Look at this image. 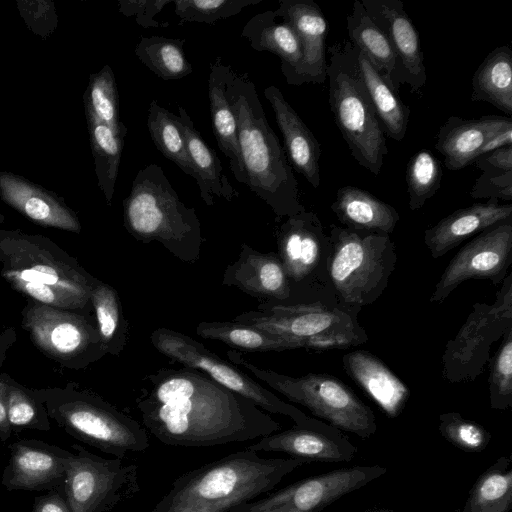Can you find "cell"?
<instances>
[{
  "mask_svg": "<svg viewBox=\"0 0 512 512\" xmlns=\"http://www.w3.org/2000/svg\"><path fill=\"white\" fill-rule=\"evenodd\" d=\"M509 128H512L509 117L485 115L464 119L450 116L436 135L435 149L443 155L447 169L460 170L472 165L490 138Z\"/></svg>",
  "mask_w": 512,
  "mask_h": 512,
  "instance_id": "603a6c76",
  "label": "cell"
},
{
  "mask_svg": "<svg viewBox=\"0 0 512 512\" xmlns=\"http://www.w3.org/2000/svg\"><path fill=\"white\" fill-rule=\"evenodd\" d=\"M472 164L481 171H512V146L496 149L477 158Z\"/></svg>",
  "mask_w": 512,
  "mask_h": 512,
  "instance_id": "681fc988",
  "label": "cell"
},
{
  "mask_svg": "<svg viewBox=\"0 0 512 512\" xmlns=\"http://www.w3.org/2000/svg\"><path fill=\"white\" fill-rule=\"evenodd\" d=\"M226 95L236 119L247 186L277 218L305 209L286 152L268 123L253 81L247 73L228 71Z\"/></svg>",
  "mask_w": 512,
  "mask_h": 512,
  "instance_id": "3957f363",
  "label": "cell"
},
{
  "mask_svg": "<svg viewBox=\"0 0 512 512\" xmlns=\"http://www.w3.org/2000/svg\"><path fill=\"white\" fill-rule=\"evenodd\" d=\"M143 384L136 398L143 427L166 445L212 447L281 429L249 399L195 369L161 368L146 375Z\"/></svg>",
  "mask_w": 512,
  "mask_h": 512,
  "instance_id": "6da1fadb",
  "label": "cell"
},
{
  "mask_svg": "<svg viewBox=\"0 0 512 512\" xmlns=\"http://www.w3.org/2000/svg\"><path fill=\"white\" fill-rule=\"evenodd\" d=\"M264 96L273 108L291 167L303 175L313 188H318L321 183L320 143L279 88L273 85L266 87Z\"/></svg>",
  "mask_w": 512,
  "mask_h": 512,
  "instance_id": "484cf974",
  "label": "cell"
},
{
  "mask_svg": "<svg viewBox=\"0 0 512 512\" xmlns=\"http://www.w3.org/2000/svg\"><path fill=\"white\" fill-rule=\"evenodd\" d=\"M327 265L339 304L361 308L374 303L388 286L397 253L389 234L330 225Z\"/></svg>",
  "mask_w": 512,
  "mask_h": 512,
  "instance_id": "9c48e42d",
  "label": "cell"
},
{
  "mask_svg": "<svg viewBox=\"0 0 512 512\" xmlns=\"http://www.w3.org/2000/svg\"><path fill=\"white\" fill-rule=\"evenodd\" d=\"M86 116H91L119 132L126 128L119 118V95L114 73L109 65L91 74L84 93Z\"/></svg>",
  "mask_w": 512,
  "mask_h": 512,
  "instance_id": "b9f144b4",
  "label": "cell"
},
{
  "mask_svg": "<svg viewBox=\"0 0 512 512\" xmlns=\"http://www.w3.org/2000/svg\"><path fill=\"white\" fill-rule=\"evenodd\" d=\"M277 17L288 22L302 45L300 64L284 75L290 85L323 84L326 81V46L329 24L321 8L313 0H280L274 10Z\"/></svg>",
  "mask_w": 512,
  "mask_h": 512,
  "instance_id": "44dd1931",
  "label": "cell"
},
{
  "mask_svg": "<svg viewBox=\"0 0 512 512\" xmlns=\"http://www.w3.org/2000/svg\"><path fill=\"white\" fill-rule=\"evenodd\" d=\"M150 342L162 355L183 367L205 373L222 386L249 399L263 411L289 417L296 425L305 424L311 419L253 380L241 368L182 332L157 328L150 334Z\"/></svg>",
  "mask_w": 512,
  "mask_h": 512,
  "instance_id": "9a60e30c",
  "label": "cell"
},
{
  "mask_svg": "<svg viewBox=\"0 0 512 512\" xmlns=\"http://www.w3.org/2000/svg\"><path fill=\"white\" fill-rule=\"evenodd\" d=\"M306 464L293 457H262L246 447L175 479L150 512H228L273 490Z\"/></svg>",
  "mask_w": 512,
  "mask_h": 512,
  "instance_id": "7a4b0ae2",
  "label": "cell"
},
{
  "mask_svg": "<svg viewBox=\"0 0 512 512\" xmlns=\"http://www.w3.org/2000/svg\"><path fill=\"white\" fill-rule=\"evenodd\" d=\"M511 507V458L500 456L477 478L460 512H508Z\"/></svg>",
  "mask_w": 512,
  "mask_h": 512,
  "instance_id": "e575fe53",
  "label": "cell"
},
{
  "mask_svg": "<svg viewBox=\"0 0 512 512\" xmlns=\"http://www.w3.org/2000/svg\"><path fill=\"white\" fill-rule=\"evenodd\" d=\"M276 241V253L291 287L290 303H338L327 273L330 238L319 217L307 210L287 217L277 230Z\"/></svg>",
  "mask_w": 512,
  "mask_h": 512,
  "instance_id": "8fae6325",
  "label": "cell"
},
{
  "mask_svg": "<svg viewBox=\"0 0 512 512\" xmlns=\"http://www.w3.org/2000/svg\"><path fill=\"white\" fill-rule=\"evenodd\" d=\"M62 493L72 512H111L140 491L136 463L103 458L73 444Z\"/></svg>",
  "mask_w": 512,
  "mask_h": 512,
  "instance_id": "4fadbf2b",
  "label": "cell"
},
{
  "mask_svg": "<svg viewBox=\"0 0 512 512\" xmlns=\"http://www.w3.org/2000/svg\"><path fill=\"white\" fill-rule=\"evenodd\" d=\"M220 56L210 66L208 95L213 133L217 144L226 158L235 179L247 186L237 135V124L226 95L228 71Z\"/></svg>",
  "mask_w": 512,
  "mask_h": 512,
  "instance_id": "83f0119b",
  "label": "cell"
},
{
  "mask_svg": "<svg viewBox=\"0 0 512 512\" xmlns=\"http://www.w3.org/2000/svg\"><path fill=\"white\" fill-rule=\"evenodd\" d=\"M196 333L204 339L223 342L234 350L267 352L293 349L278 335L236 321H203L197 325Z\"/></svg>",
  "mask_w": 512,
  "mask_h": 512,
  "instance_id": "d590c367",
  "label": "cell"
},
{
  "mask_svg": "<svg viewBox=\"0 0 512 512\" xmlns=\"http://www.w3.org/2000/svg\"><path fill=\"white\" fill-rule=\"evenodd\" d=\"M438 430L453 446L469 453L482 452L491 441L488 430L481 424L462 417L458 412L440 414Z\"/></svg>",
  "mask_w": 512,
  "mask_h": 512,
  "instance_id": "f6af8a7d",
  "label": "cell"
},
{
  "mask_svg": "<svg viewBox=\"0 0 512 512\" xmlns=\"http://www.w3.org/2000/svg\"><path fill=\"white\" fill-rule=\"evenodd\" d=\"M475 180L470 191L475 199L512 200V171L486 170Z\"/></svg>",
  "mask_w": 512,
  "mask_h": 512,
  "instance_id": "7dc6e473",
  "label": "cell"
},
{
  "mask_svg": "<svg viewBox=\"0 0 512 512\" xmlns=\"http://www.w3.org/2000/svg\"><path fill=\"white\" fill-rule=\"evenodd\" d=\"M507 146H512V128L506 129L490 138L479 151V157Z\"/></svg>",
  "mask_w": 512,
  "mask_h": 512,
  "instance_id": "816d5d0a",
  "label": "cell"
},
{
  "mask_svg": "<svg viewBox=\"0 0 512 512\" xmlns=\"http://www.w3.org/2000/svg\"><path fill=\"white\" fill-rule=\"evenodd\" d=\"M346 374L389 416L396 417L410 397L409 387L377 356L354 350L342 357Z\"/></svg>",
  "mask_w": 512,
  "mask_h": 512,
  "instance_id": "4316f807",
  "label": "cell"
},
{
  "mask_svg": "<svg viewBox=\"0 0 512 512\" xmlns=\"http://www.w3.org/2000/svg\"><path fill=\"white\" fill-rule=\"evenodd\" d=\"M331 210L345 228L389 235L400 219L393 206L351 185L337 190Z\"/></svg>",
  "mask_w": 512,
  "mask_h": 512,
  "instance_id": "f1b7e54d",
  "label": "cell"
},
{
  "mask_svg": "<svg viewBox=\"0 0 512 512\" xmlns=\"http://www.w3.org/2000/svg\"><path fill=\"white\" fill-rule=\"evenodd\" d=\"M327 53L328 102L334 121L354 160L377 176L388 148L360 73L356 47L343 40L332 44Z\"/></svg>",
  "mask_w": 512,
  "mask_h": 512,
  "instance_id": "8992f818",
  "label": "cell"
},
{
  "mask_svg": "<svg viewBox=\"0 0 512 512\" xmlns=\"http://www.w3.org/2000/svg\"><path fill=\"white\" fill-rule=\"evenodd\" d=\"M473 102H488L512 114V50L508 46L494 48L477 67L472 77Z\"/></svg>",
  "mask_w": 512,
  "mask_h": 512,
  "instance_id": "836d02e7",
  "label": "cell"
},
{
  "mask_svg": "<svg viewBox=\"0 0 512 512\" xmlns=\"http://www.w3.org/2000/svg\"><path fill=\"white\" fill-rule=\"evenodd\" d=\"M247 448L257 452L284 453L309 463L350 462L357 453V447L341 430L315 418L262 437Z\"/></svg>",
  "mask_w": 512,
  "mask_h": 512,
  "instance_id": "ac0fdd59",
  "label": "cell"
},
{
  "mask_svg": "<svg viewBox=\"0 0 512 512\" xmlns=\"http://www.w3.org/2000/svg\"><path fill=\"white\" fill-rule=\"evenodd\" d=\"M0 219H1V220L3 219L2 215H0Z\"/></svg>",
  "mask_w": 512,
  "mask_h": 512,
  "instance_id": "9f6ffc18",
  "label": "cell"
},
{
  "mask_svg": "<svg viewBox=\"0 0 512 512\" xmlns=\"http://www.w3.org/2000/svg\"><path fill=\"white\" fill-rule=\"evenodd\" d=\"M8 422L11 429H50L49 415L35 389L16 383L9 376L0 375Z\"/></svg>",
  "mask_w": 512,
  "mask_h": 512,
  "instance_id": "60d3db41",
  "label": "cell"
},
{
  "mask_svg": "<svg viewBox=\"0 0 512 512\" xmlns=\"http://www.w3.org/2000/svg\"><path fill=\"white\" fill-rule=\"evenodd\" d=\"M512 219V204L497 200L460 208L424 231V244L437 259L465 239Z\"/></svg>",
  "mask_w": 512,
  "mask_h": 512,
  "instance_id": "cb8c5ba5",
  "label": "cell"
},
{
  "mask_svg": "<svg viewBox=\"0 0 512 512\" xmlns=\"http://www.w3.org/2000/svg\"><path fill=\"white\" fill-rule=\"evenodd\" d=\"M440 161L429 149H421L409 160L406 169L408 206L417 211L438 191L442 180Z\"/></svg>",
  "mask_w": 512,
  "mask_h": 512,
  "instance_id": "7bdbcfd3",
  "label": "cell"
},
{
  "mask_svg": "<svg viewBox=\"0 0 512 512\" xmlns=\"http://www.w3.org/2000/svg\"><path fill=\"white\" fill-rule=\"evenodd\" d=\"M381 465L344 467L296 481L228 512H321L343 496L386 474Z\"/></svg>",
  "mask_w": 512,
  "mask_h": 512,
  "instance_id": "2e32d148",
  "label": "cell"
},
{
  "mask_svg": "<svg viewBox=\"0 0 512 512\" xmlns=\"http://www.w3.org/2000/svg\"><path fill=\"white\" fill-rule=\"evenodd\" d=\"M262 0H175L174 12L182 22L212 25L218 20L237 15L243 8Z\"/></svg>",
  "mask_w": 512,
  "mask_h": 512,
  "instance_id": "bcb514c9",
  "label": "cell"
},
{
  "mask_svg": "<svg viewBox=\"0 0 512 512\" xmlns=\"http://www.w3.org/2000/svg\"><path fill=\"white\" fill-rule=\"evenodd\" d=\"M91 304L106 354L118 356L127 344L128 322L117 291L99 280L92 289Z\"/></svg>",
  "mask_w": 512,
  "mask_h": 512,
  "instance_id": "74e56055",
  "label": "cell"
},
{
  "mask_svg": "<svg viewBox=\"0 0 512 512\" xmlns=\"http://www.w3.org/2000/svg\"><path fill=\"white\" fill-rule=\"evenodd\" d=\"M512 328V273L492 303L476 302L456 336L445 346L442 377L450 383L473 382L481 375L493 343Z\"/></svg>",
  "mask_w": 512,
  "mask_h": 512,
  "instance_id": "7c38bea8",
  "label": "cell"
},
{
  "mask_svg": "<svg viewBox=\"0 0 512 512\" xmlns=\"http://www.w3.org/2000/svg\"><path fill=\"white\" fill-rule=\"evenodd\" d=\"M21 326L43 354L70 369L86 368L106 355L91 316L28 300Z\"/></svg>",
  "mask_w": 512,
  "mask_h": 512,
  "instance_id": "5bb4252c",
  "label": "cell"
},
{
  "mask_svg": "<svg viewBox=\"0 0 512 512\" xmlns=\"http://www.w3.org/2000/svg\"><path fill=\"white\" fill-rule=\"evenodd\" d=\"M362 512H394V511L391 509H388V508H372V509L364 510Z\"/></svg>",
  "mask_w": 512,
  "mask_h": 512,
  "instance_id": "11a10c76",
  "label": "cell"
},
{
  "mask_svg": "<svg viewBox=\"0 0 512 512\" xmlns=\"http://www.w3.org/2000/svg\"><path fill=\"white\" fill-rule=\"evenodd\" d=\"M11 427L8 422L3 385L0 378V441H6L11 436Z\"/></svg>",
  "mask_w": 512,
  "mask_h": 512,
  "instance_id": "f5cc1de1",
  "label": "cell"
},
{
  "mask_svg": "<svg viewBox=\"0 0 512 512\" xmlns=\"http://www.w3.org/2000/svg\"><path fill=\"white\" fill-rule=\"evenodd\" d=\"M123 221L128 233L142 243L159 242L187 263L200 258L204 238L196 210L181 201L156 164L137 172L123 200Z\"/></svg>",
  "mask_w": 512,
  "mask_h": 512,
  "instance_id": "5b68a950",
  "label": "cell"
},
{
  "mask_svg": "<svg viewBox=\"0 0 512 512\" xmlns=\"http://www.w3.org/2000/svg\"><path fill=\"white\" fill-rule=\"evenodd\" d=\"M489 401L494 410L512 407V328L502 337V342L490 359Z\"/></svg>",
  "mask_w": 512,
  "mask_h": 512,
  "instance_id": "ee69618b",
  "label": "cell"
},
{
  "mask_svg": "<svg viewBox=\"0 0 512 512\" xmlns=\"http://www.w3.org/2000/svg\"><path fill=\"white\" fill-rule=\"evenodd\" d=\"M16 340V332L13 328L6 329L0 336V367L6 356V351Z\"/></svg>",
  "mask_w": 512,
  "mask_h": 512,
  "instance_id": "db71d44e",
  "label": "cell"
},
{
  "mask_svg": "<svg viewBox=\"0 0 512 512\" xmlns=\"http://www.w3.org/2000/svg\"><path fill=\"white\" fill-rule=\"evenodd\" d=\"M184 43V39L142 36L134 53L159 78L176 80L192 73V65L183 51Z\"/></svg>",
  "mask_w": 512,
  "mask_h": 512,
  "instance_id": "ab89813d",
  "label": "cell"
},
{
  "mask_svg": "<svg viewBox=\"0 0 512 512\" xmlns=\"http://www.w3.org/2000/svg\"><path fill=\"white\" fill-rule=\"evenodd\" d=\"M172 0H119L118 9L127 17H134L143 28L159 27L154 17Z\"/></svg>",
  "mask_w": 512,
  "mask_h": 512,
  "instance_id": "c3c4849f",
  "label": "cell"
},
{
  "mask_svg": "<svg viewBox=\"0 0 512 512\" xmlns=\"http://www.w3.org/2000/svg\"><path fill=\"white\" fill-rule=\"evenodd\" d=\"M30 512H72L63 493L51 490L48 494L36 497Z\"/></svg>",
  "mask_w": 512,
  "mask_h": 512,
  "instance_id": "f907efd6",
  "label": "cell"
},
{
  "mask_svg": "<svg viewBox=\"0 0 512 512\" xmlns=\"http://www.w3.org/2000/svg\"><path fill=\"white\" fill-rule=\"evenodd\" d=\"M241 36L256 51H268L281 60V71L286 75L301 62L302 45L295 29L286 21L277 22L275 11H264L253 16L243 27Z\"/></svg>",
  "mask_w": 512,
  "mask_h": 512,
  "instance_id": "4dcf8cb0",
  "label": "cell"
},
{
  "mask_svg": "<svg viewBox=\"0 0 512 512\" xmlns=\"http://www.w3.org/2000/svg\"><path fill=\"white\" fill-rule=\"evenodd\" d=\"M230 362L252 373L257 379L306 407L315 416L341 431L369 439L377 430L376 416L354 391L339 378L326 373L293 377L263 369L244 358L238 350H228Z\"/></svg>",
  "mask_w": 512,
  "mask_h": 512,
  "instance_id": "30bf717a",
  "label": "cell"
},
{
  "mask_svg": "<svg viewBox=\"0 0 512 512\" xmlns=\"http://www.w3.org/2000/svg\"><path fill=\"white\" fill-rule=\"evenodd\" d=\"M86 118L98 186L111 205L127 128L115 132L94 117Z\"/></svg>",
  "mask_w": 512,
  "mask_h": 512,
  "instance_id": "8d00e7d4",
  "label": "cell"
},
{
  "mask_svg": "<svg viewBox=\"0 0 512 512\" xmlns=\"http://www.w3.org/2000/svg\"><path fill=\"white\" fill-rule=\"evenodd\" d=\"M178 121L181 125L188 155L197 175L200 196L208 206L214 204V196L232 201L239 196L223 172L222 164L214 149L210 148L196 130L187 111L179 106Z\"/></svg>",
  "mask_w": 512,
  "mask_h": 512,
  "instance_id": "f546056e",
  "label": "cell"
},
{
  "mask_svg": "<svg viewBox=\"0 0 512 512\" xmlns=\"http://www.w3.org/2000/svg\"><path fill=\"white\" fill-rule=\"evenodd\" d=\"M222 284L235 287L262 302L290 303L291 287L275 252L264 253L246 243L223 273Z\"/></svg>",
  "mask_w": 512,
  "mask_h": 512,
  "instance_id": "7402d4cb",
  "label": "cell"
},
{
  "mask_svg": "<svg viewBox=\"0 0 512 512\" xmlns=\"http://www.w3.org/2000/svg\"><path fill=\"white\" fill-rule=\"evenodd\" d=\"M512 264V219L495 225L465 244L451 259L436 283L431 303H443L464 281L503 282Z\"/></svg>",
  "mask_w": 512,
  "mask_h": 512,
  "instance_id": "e0dca14e",
  "label": "cell"
},
{
  "mask_svg": "<svg viewBox=\"0 0 512 512\" xmlns=\"http://www.w3.org/2000/svg\"><path fill=\"white\" fill-rule=\"evenodd\" d=\"M36 391L49 417L75 439L122 459L149 448L146 429L96 393L73 383Z\"/></svg>",
  "mask_w": 512,
  "mask_h": 512,
  "instance_id": "ba28073f",
  "label": "cell"
},
{
  "mask_svg": "<svg viewBox=\"0 0 512 512\" xmlns=\"http://www.w3.org/2000/svg\"><path fill=\"white\" fill-rule=\"evenodd\" d=\"M366 12L389 40L398 62L400 86L419 93L426 83L419 33L400 0H360Z\"/></svg>",
  "mask_w": 512,
  "mask_h": 512,
  "instance_id": "ffe728a7",
  "label": "cell"
},
{
  "mask_svg": "<svg viewBox=\"0 0 512 512\" xmlns=\"http://www.w3.org/2000/svg\"><path fill=\"white\" fill-rule=\"evenodd\" d=\"M147 127L161 154L196 180L178 116L160 106L157 100H152L148 108Z\"/></svg>",
  "mask_w": 512,
  "mask_h": 512,
  "instance_id": "f35d334b",
  "label": "cell"
},
{
  "mask_svg": "<svg viewBox=\"0 0 512 512\" xmlns=\"http://www.w3.org/2000/svg\"><path fill=\"white\" fill-rule=\"evenodd\" d=\"M349 41L362 51L386 81L399 92L398 62L385 34L372 21L360 0L347 16Z\"/></svg>",
  "mask_w": 512,
  "mask_h": 512,
  "instance_id": "1f68e13d",
  "label": "cell"
},
{
  "mask_svg": "<svg viewBox=\"0 0 512 512\" xmlns=\"http://www.w3.org/2000/svg\"><path fill=\"white\" fill-rule=\"evenodd\" d=\"M356 53L361 76L385 136L401 141L408 129L410 108L357 47Z\"/></svg>",
  "mask_w": 512,
  "mask_h": 512,
  "instance_id": "d6a6232c",
  "label": "cell"
},
{
  "mask_svg": "<svg viewBox=\"0 0 512 512\" xmlns=\"http://www.w3.org/2000/svg\"><path fill=\"white\" fill-rule=\"evenodd\" d=\"M0 197L38 225L76 233L81 230L76 214L61 199L18 175L0 172Z\"/></svg>",
  "mask_w": 512,
  "mask_h": 512,
  "instance_id": "d4e9b609",
  "label": "cell"
},
{
  "mask_svg": "<svg viewBox=\"0 0 512 512\" xmlns=\"http://www.w3.org/2000/svg\"><path fill=\"white\" fill-rule=\"evenodd\" d=\"M361 308L336 302H262L233 321L278 335L293 349H344L362 345L368 335L358 320Z\"/></svg>",
  "mask_w": 512,
  "mask_h": 512,
  "instance_id": "52a82bcc",
  "label": "cell"
},
{
  "mask_svg": "<svg viewBox=\"0 0 512 512\" xmlns=\"http://www.w3.org/2000/svg\"><path fill=\"white\" fill-rule=\"evenodd\" d=\"M1 483L9 491L62 492L71 452L36 439L12 443Z\"/></svg>",
  "mask_w": 512,
  "mask_h": 512,
  "instance_id": "d6986e66",
  "label": "cell"
},
{
  "mask_svg": "<svg viewBox=\"0 0 512 512\" xmlns=\"http://www.w3.org/2000/svg\"><path fill=\"white\" fill-rule=\"evenodd\" d=\"M0 275L29 300L91 316L99 279L43 235L1 229Z\"/></svg>",
  "mask_w": 512,
  "mask_h": 512,
  "instance_id": "277c9868",
  "label": "cell"
}]
</instances>
